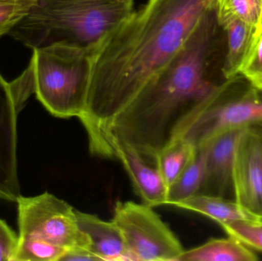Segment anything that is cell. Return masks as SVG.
<instances>
[{
    "label": "cell",
    "mask_w": 262,
    "mask_h": 261,
    "mask_svg": "<svg viewBox=\"0 0 262 261\" xmlns=\"http://www.w3.org/2000/svg\"><path fill=\"white\" fill-rule=\"evenodd\" d=\"M261 122L262 90L238 75L222 84L215 101L182 138L199 148L226 130Z\"/></svg>",
    "instance_id": "8992f818"
},
{
    "label": "cell",
    "mask_w": 262,
    "mask_h": 261,
    "mask_svg": "<svg viewBox=\"0 0 262 261\" xmlns=\"http://www.w3.org/2000/svg\"><path fill=\"white\" fill-rule=\"evenodd\" d=\"M112 159H118L130 177L136 193L149 206L167 205L168 188L154 162L124 143L111 144Z\"/></svg>",
    "instance_id": "30bf717a"
},
{
    "label": "cell",
    "mask_w": 262,
    "mask_h": 261,
    "mask_svg": "<svg viewBox=\"0 0 262 261\" xmlns=\"http://www.w3.org/2000/svg\"><path fill=\"white\" fill-rule=\"evenodd\" d=\"M76 217L89 251L100 260H131L122 234L112 221L105 222L95 215L78 210Z\"/></svg>",
    "instance_id": "7c38bea8"
},
{
    "label": "cell",
    "mask_w": 262,
    "mask_h": 261,
    "mask_svg": "<svg viewBox=\"0 0 262 261\" xmlns=\"http://www.w3.org/2000/svg\"><path fill=\"white\" fill-rule=\"evenodd\" d=\"M207 151L205 147L197 149V153L190 163L182 172L168 191V206L198 194L206 174Z\"/></svg>",
    "instance_id": "e0dca14e"
},
{
    "label": "cell",
    "mask_w": 262,
    "mask_h": 261,
    "mask_svg": "<svg viewBox=\"0 0 262 261\" xmlns=\"http://www.w3.org/2000/svg\"><path fill=\"white\" fill-rule=\"evenodd\" d=\"M134 11V0H35L9 34L32 49L66 43L97 52Z\"/></svg>",
    "instance_id": "3957f363"
},
{
    "label": "cell",
    "mask_w": 262,
    "mask_h": 261,
    "mask_svg": "<svg viewBox=\"0 0 262 261\" xmlns=\"http://www.w3.org/2000/svg\"><path fill=\"white\" fill-rule=\"evenodd\" d=\"M221 227L229 237L262 252V220L235 221Z\"/></svg>",
    "instance_id": "44dd1931"
},
{
    "label": "cell",
    "mask_w": 262,
    "mask_h": 261,
    "mask_svg": "<svg viewBox=\"0 0 262 261\" xmlns=\"http://www.w3.org/2000/svg\"><path fill=\"white\" fill-rule=\"evenodd\" d=\"M235 202L262 219V131L259 124L243 130L232 170Z\"/></svg>",
    "instance_id": "ba28073f"
},
{
    "label": "cell",
    "mask_w": 262,
    "mask_h": 261,
    "mask_svg": "<svg viewBox=\"0 0 262 261\" xmlns=\"http://www.w3.org/2000/svg\"><path fill=\"white\" fill-rule=\"evenodd\" d=\"M172 207L203 215L220 225L235 221L261 220L235 201L232 202L226 198L211 195L198 193L177 202Z\"/></svg>",
    "instance_id": "4fadbf2b"
},
{
    "label": "cell",
    "mask_w": 262,
    "mask_h": 261,
    "mask_svg": "<svg viewBox=\"0 0 262 261\" xmlns=\"http://www.w3.org/2000/svg\"><path fill=\"white\" fill-rule=\"evenodd\" d=\"M259 124L260 127H261V131H262V122L261 123H259V124ZM261 220H262V219H261Z\"/></svg>",
    "instance_id": "d4e9b609"
},
{
    "label": "cell",
    "mask_w": 262,
    "mask_h": 261,
    "mask_svg": "<svg viewBox=\"0 0 262 261\" xmlns=\"http://www.w3.org/2000/svg\"><path fill=\"white\" fill-rule=\"evenodd\" d=\"M18 113L11 84L0 73V199L15 203L21 196L17 156Z\"/></svg>",
    "instance_id": "9c48e42d"
},
{
    "label": "cell",
    "mask_w": 262,
    "mask_h": 261,
    "mask_svg": "<svg viewBox=\"0 0 262 261\" xmlns=\"http://www.w3.org/2000/svg\"><path fill=\"white\" fill-rule=\"evenodd\" d=\"M220 26L226 35V53L222 74L225 80H229L239 75L256 29L239 19L228 20Z\"/></svg>",
    "instance_id": "5bb4252c"
},
{
    "label": "cell",
    "mask_w": 262,
    "mask_h": 261,
    "mask_svg": "<svg viewBox=\"0 0 262 261\" xmlns=\"http://www.w3.org/2000/svg\"><path fill=\"white\" fill-rule=\"evenodd\" d=\"M100 260L99 258L85 249L71 250L68 251L61 261Z\"/></svg>",
    "instance_id": "cb8c5ba5"
},
{
    "label": "cell",
    "mask_w": 262,
    "mask_h": 261,
    "mask_svg": "<svg viewBox=\"0 0 262 261\" xmlns=\"http://www.w3.org/2000/svg\"><path fill=\"white\" fill-rule=\"evenodd\" d=\"M67 252L49 244L18 240L13 261H61Z\"/></svg>",
    "instance_id": "ffe728a7"
},
{
    "label": "cell",
    "mask_w": 262,
    "mask_h": 261,
    "mask_svg": "<svg viewBox=\"0 0 262 261\" xmlns=\"http://www.w3.org/2000/svg\"><path fill=\"white\" fill-rule=\"evenodd\" d=\"M219 25L231 19H239L252 27L262 22V0H215Z\"/></svg>",
    "instance_id": "ac0fdd59"
},
{
    "label": "cell",
    "mask_w": 262,
    "mask_h": 261,
    "mask_svg": "<svg viewBox=\"0 0 262 261\" xmlns=\"http://www.w3.org/2000/svg\"><path fill=\"white\" fill-rule=\"evenodd\" d=\"M112 222L119 228L131 260L178 261L184 249L152 207L118 202Z\"/></svg>",
    "instance_id": "52a82bcc"
},
{
    "label": "cell",
    "mask_w": 262,
    "mask_h": 261,
    "mask_svg": "<svg viewBox=\"0 0 262 261\" xmlns=\"http://www.w3.org/2000/svg\"><path fill=\"white\" fill-rule=\"evenodd\" d=\"M18 205V240L49 244L71 250H89L77 222L76 210L54 195L21 196Z\"/></svg>",
    "instance_id": "5b68a950"
},
{
    "label": "cell",
    "mask_w": 262,
    "mask_h": 261,
    "mask_svg": "<svg viewBox=\"0 0 262 261\" xmlns=\"http://www.w3.org/2000/svg\"><path fill=\"white\" fill-rule=\"evenodd\" d=\"M255 253L233 238L212 239L196 248L186 251L178 261H255Z\"/></svg>",
    "instance_id": "9a60e30c"
},
{
    "label": "cell",
    "mask_w": 262,
    "mask_h": 261,
    "mask_svg": "<svg viewBox=\"0 0 262 261\" xmlns=\"http://www.w3.org/2000/svg\"><path fill=\"white\" fill-rule=\"evenodd\" d=\"M215 0H148L104 40L94 57L79 118L94 156L112 121L180 50Z\"/></svg>",
    "instance_id": "6da1fadb"
},
{
    "label": "cell",
    "mask_w": 262,
    "mask_h": 261,
    "mask_svg": "<svg viewBox=\"0 0 262 261\" xmlns=\"http://www.w3.org/2000/svg\"><path fill=\"white\" fill-rule=\"evenodd\" d=\"M196 153L197 147L193 143L186 138H180L156 156L154 162L168 188L190 163Z\"/></svg>",
    "instance_id": "2e32d148"
},
{
    "label": "cell",
    "mask_w": 262,
    "mask_h": 261,
    "mask_svg": "<svg viewBox=\"0 0 262 261\" xmlns=\"http://www.w3.org/2000/svg\"><path fill=\"white\" fill-rule=\"evenodd\" d=\"M18 236L0 219V261H13Z\"/></svg>",
    "instance_id": "603a6c76"
},
{
    "label": "cell",
    "mask_w": 262,
    "mask_h": 261,
    "mask_svg": "<svg viewBox=\"0 0 262 261\" xmlns=\"http://www.w3.org/2000/svg\"><path fill=\"white\" fill-rule=\"evenodd\" d=\"M35 4V0H0V36L9 33Z\"/></svg>",
    "instance_id": "7402d4cb"
},
{
    "label": "cell",
    "mask_w": 262,
    "mask_h": 261,
    "mask_svg": "<svg viewBox=\"0 0 262 261\" xmlns=\"http://www.w3.org/2000/svg\"><path fill=\"white\" fill-rule=\"evenodd\" d=\"M95 53L66 43L33 49L26 72L10 83L18 110L35 93L52 116L79 119L85 110Z\"/></svg>",
    "instance_id": "277c9868"
},
{
    "label": "cell",
    "mask_w": 262,
    "mask_h": 261,
    "mask_svg": "<svg viewBox=\"0 0 262 261\" xmlns=\"http://www.w3.org/2000/svg\"><path fill=\"white\" fill-rule=\"evenodd\" d=\"M239 75L252 87L262 90V22L255 30L252 44L240 69Z\"/></svg>",
    "instance_id": "d6986e66"
},
{
    "label": "cell",
    "mask_w": 262,
    "mask_h": 261,
    "mask_svg": "<svg viewBox=\"0 0 262 261\" xmlns=\"http://www.w3.org/2000/svg\"><path fill=\"white\" fill-rule=\"evenodd\" d=\"M226 35L215 6L208 11L175 56L154 75L106 131L103 151L124 143L154 162L183 137L212 102L225 81L222 74Z\"/></svg>",
    "instance_id": "7a4b0ae2"
},
{
    "label": "cell",
    "mask_w": 262,
    "mask_h": 261,
    "mask_svg": "<svg viewBox=\"0 0 262 261\" xmlns=\"http://www.w3.org/2000/svg\"><path fill=\"white\" fill-rule=\"evenodd\" d=\"M244 128L226 130L200 147H206L207 156L204 181L199 193L226 198L232 187L235 148Z\"/></svg>",
    "instance_id": "8fae6325"
}]
</instances>
